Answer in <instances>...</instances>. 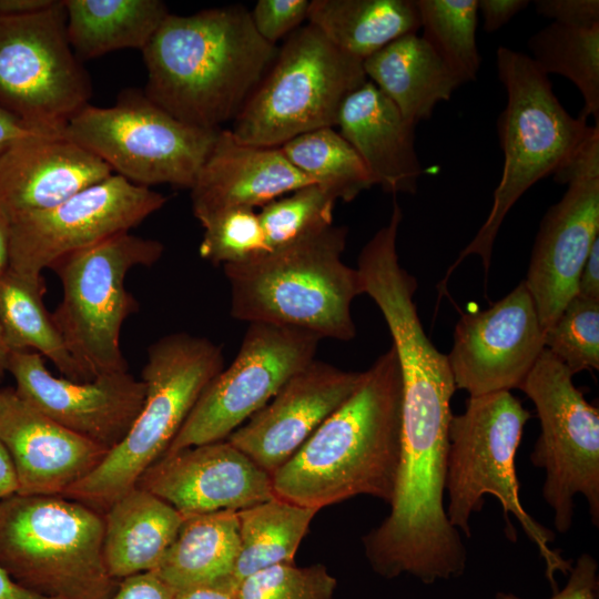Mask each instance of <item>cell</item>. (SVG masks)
I'll return each mask as SVG.
<instances>
[{
	"label": "cell",
	"mask_w": 599,
	"mask_h": 599,
	"mask_svg": "<svg viewBox=\"0 0 599 599\" xmlns=\"http://www.w3.org/2000/svg\"><path fill=\"white\" fill-rule=\"evenodd\" d=\"M0 599H58L30 590L0 567Z\"/></svg>",
	"instance_id": "obj_47"
},
{
	"label": "cell",
	"mask_w": 599,
	"mask_h": 599,
	"mask_svg": "<svg viewBox=\"0 0 599 599\" xmlns=\"http://www.w3.org/2000/svg\"><path fill=\"white\" fill-rule=\"evenodd\" d=\"M9 353L10 351L4 343V339L2 337V333L0 329V380L3 377L4 373H7Z\"/></svg>",
	"instance_id": "obj_50"
},
{
	"label": "cell",
	"mask_w": 599,
	"mask_h": 599,
	"mask_svg": "<svg viewBox=\"0 0 599 599\" xmlns=\"http://www.w3.org/2000/svg\"><path fill=\"white\" fill-rule=\"evenodd\" d=\"M366 78L412 124L430 119L436 105L463 85L417 33L403 35L363 61Z\"/></svg>",
	"instance_id": "obj_25"
},
{
	"label": "cell",
	"mask_w": 599,
	"mask_h": 599,
	"mask_svg": "<svg viewBox=\"0 0 599 599\" xmlns=\"http://www.w3.org/2000/svg\"><path fill=\"white\" fill-rule=\"evenodd\" d=\"M10 224V219L0 207V276L9 267Z\"/></svg>",
	"instance_id": "obj_49"
},
{
	"label": "cell",
	"mask_w": 599,
	"mask_h": 599,
	"mask_svg": "<svg viewBox=\"0 0 599 599\" xmlns=\"http://www.w3.org/2000/svg\"><path fill=\"white\" fill-rule=\"evenodd\" d=\"M7 373L22 399L108 450L128 434L145 398L143 382L129 370L75 382L52 375L44 357L32 351H10Z\"/></svg>",
	"instance_id": "obj_17"
},
{
	"label": "cell",
	"mask_w": 599,
	"mask_h": 599,
	"mask_svg": "<svg viewBox=\"0 0 599 599\" xmlns=\"http://www.w3.org/2000/svg\"><path fill=\"white\" fill-rule=\"evenodd\" d=\"M164 245L123 232L70 253L50 267L62 285L51 317L87 382L128 370L120 337L124 321L139 304L125 288V276L151 266Z\"/></svg>",
	"instance_id": "obj_9"
},
{
	"label": "cell",
	"mask_w": 599,
	"mask_h": 599,
	"mask_svg": "<svg viewBox=\"0 0 599 599\" xmlns=\"http://www.w3.org/2000/svg\"><path fill=\"white\" fill-rule=\"evenodd\" d=\"M277 51L242 6L169 13L141 51L148 74L142 90L179 121L221 130L240 113Z\"/></svg>",
	"instance_id": "obj_2"
},
{
	"label": "cell",
	"mask_w": 599,
	"mask_h": 599,
	"mask_svg": "<svg viewBox=\"0 0 599 599\" xmlns=\"http://www.w3.org/2000/svg\"><path fill=\"white\" fill-rule=\"evenodd\" d=\"M576 295L583 298L599 300V237L592 243L582 266Z\"/></svg>",
	"instance_id": "obj_43"
},
{
	"label": "cell",
	"mask_w": 599,
	"mask_h": 599,
	"mask_svg": "<svg viewBox=\"0 0 599 599\" xmlns=\"http://www.w3.org/2000/svg\"><path fill=\"white\" fill-rule=\"evenodd\" d=\"M39 133L53 132L34 129L0 108V156L19 140Z\"/></svg>",
	"instance_id": "obj_44"
},
{
	"label": "cell",
	"mask_w": 599,
	"mask_h": 599,
	"mask_svg": "<svg viewBox=\"0 0 599 599\" xmlns=\"http://www.w3.org/2000/svg\"><path fill=\"white\" fill-rule=\"evenodd\" d=\"M495 599H522L509 592H497ZM549 599H599L598 562L589 554L577 558L566 586Z\"/></svg>",
	"instance_id": "obj_39"
},
{
	"label": "cell",
	"mask_w": 599,
	"mask_h": 599,
	"mask_svg": "<svg viewBox=\"0 0 599 599\" xmlns=\"http://www.w3.org/2000/svg\"><path fill=\"white\" fill-rule=\"evenodd\" d=\"M103 515L60 495L0 500V567L58 599H109L119 581L103 559Z\"/></svg>",
	"instance_id": "obj_7"
},
{
	"label": "cell",
	"mask_w": 599,
	"mask_h": 599,
	"mask_svg": "<svg viewBox=\"0 0 599 599\" xmlns=\"http://www.w3.org/2000/svg\"><path fill=\"white\" fill-rule=\"evenodd\" d=\"M175 599H238V597L235 591L205 586L177 591Z\"/></svg>",
	"instance_id": "obj_48"
},
{
	"label": "cell",
	"mask_w": 599,
	"mask_h": 599,
	"mask_svg": "<svg viewBox=\"0 0 599 599\" xmlns=\"http://www.w3.org/2000/svg\"><path fill=\"white\" fill-rule=\"evenodd\" d=\"M337 199L316 184H309L275 199L261 207V225L270 251L333 225Z\"/></svg>",
	"instance_id": "obj_34"
},
{
	"label": "cell",
	"mask_w": 599,
	"mask_h": 599,
	"mask_svg": "<svg viewBox=\"0 0 599 599\" xmlns=\"http://www.w3.org/2000/svg\"><path fill=\"white\" fill-rule=\"evenodd\" d=\"M219 131L183 123L129 88L112 106L85 105L62 134L135 185L191 189Z\"/></svg>",
	"instance_id": "obj_10"
},
{
	"label": "cell",
	"mask_w": 599,
	"mask_h": 599,
	"mask_svg": "<svg viewBox=\"0 0 599 599\" xmlns=\"http://www.w3.org/2000/svg\"><path fill=\"white\" fill-rule=\"evenodd\" d=\"M545 348L572 375L599 369V300L575 295L545 332Z\"/></svg>",
	"instance_id": "obj_35"
},
{
	"label": "cell",
	"mask_w": 599,
	"mask_h": 599,
	"mask_svg": "<svg viewBox=\"0 0 599 599\" xmlns=\"http://www.w3.org/2000/svg\"><path fill=\"white\" fill-rule=\"evenodd\" d=\"M554 180L568 187L540 222L524 280L544 333L577 294L580 272L599 237V124L590 126Z\"/></svg>",
	"instance_id": "obj_14"
},
{
	"label": "cell",
	"mask_w": 599,
	"mask_h": 599,
	"mask_svg": "<svg viewBox=\"0 0 599 599\" xmlns=\"http://www.w3.org/2000/svg\"><path fill=\"white\" fill-rule=\"evenodd\" d=\"M136 486L183 517L238 511L274 497L272 476L227 439L162 455Z\"/></svg>",
	"instance_id": "obj_18"
},
{
	"label": "cell",
	"mask_w": 599,
	"mask_h": 599,
	"mask_svg": "<svg viewBox=\"0 0 599 599\" xmlns=\"http://www.w3.org/2000/svg\"><path fill=\"white\" fill-rule=\"evenodd\" d=\"M347 227L331 225L253 260L224 265L231 315L351 341V306L363 292L356 268L342 261Z\"/></svg>",
	"instance_id": "obj_3"
},
{
	"label": "cell",
	"mask_w": 599,
	"mask_h": 599,
	"mask_svg": "<svg viewBox=\"0 0 599 599\" xmlns=\"http://www.w3.org/2000/svg\"><path fill=\"white\" fill-rule=\"evenodd\" d=\"M531 414L510 392L473 396L465 412L453 415L449 423V449L445 491L448 495L446 514L449 522L470 537V518L480 511L485 495L497 498L506 521L505 534L517 540L510 522L514 515L546 564V576L554 592L555 575H566L572 560L565 559L550 544L555 534L536 521L519 499L516 454L526 423Z\"/></svg>",
	"instance_id": "obj_4"
},
{
	"label": "cell",
	"mask_w": 599,
	"mask_h": 599,
	"mask_svg": "<svg viewBox=\"0 0 599 599\" xmlns=\"http://www.w3.org/2000/svg\"><path fill=\"white\" fill-rule=\"evenodd\" d=\"M175 596L171 586L150 571L120 580L109 599H175Z\"/></svg>",
	"instance_id": "obj_41"
},
{
	"label": "cell",
	"mask_w": 599,
	"mask_h": 599,
	"mask_svg": "<svg viewBox=\"0 0 599 599\" xmlns=\"http://www.w3.org/2000/svg\"><path fill=\"white\" fill-rule=\"evenodd\" d=\"M402 402L392 344L362 372L353 394L271 475L274 496L316 510L359 495L390 504L400 460Z\"/></svg>",
	"instance_id": "obj_1"
},
{
	"label": "cell",
	"mask_w": 599,
	"mask_h": 599,
	"mask_svg": "<svg viewBox=\"0 0 599 599\" xmlns=\"http://www.w3.org/2000/svg\"><path fill=\"white\" fill-rule=\"evenodd\" d=\"M357 152L375 185L386 193H415L423 169L415 150V126L370 81L343 102L337 125Z\"/></svg>",
	"instance_id": "obj_23"
},
{
	"label": "cell",
	"mask_w": 599,
	"mask_h": 599,
	"mask_svg": "<svg viewBox=\"0 0 599 599\" xmlns=\"http://www.w3.org/2000/svg\"><path fill=\"white\" fill-rule=\"evenodd\" d=\"M544 349L536 305L521 281L487 309L460 316L447 358L456 388L473 397L519 388Z\"/></svg>",
	"instance_id": "obj_16"
},
{
	"label": "cell",
	"mask_w": 599,
	"mask_h": 599,
	"mask_svg": "<svg viewBox=\"0 0 599 599\" xmlns=\"http://www.w3.org/2000/svg\"><path fill=\"white\" fill-rule=\"evenodd\" d=\"M321 339L300 328L250 323L237 355L204 388L164 454L226 439L315 359Z\"/></svg>",
	"instance_id": "obj_13"
},
{
	"label": "cell",
	"mask_w": 599,
	"mask_h": 599,
	"mask_svg": "<svg viewBox=\"0 0 599 599\" xmlns=\"http://www.w3.org/2000/svg\"><path fill=\"white\" fill-rule=\"evenodd\" d=\"M572 376L545 348L519 386L539 418L530 461L545 469L542 497L561 534L571 528L577 494L587 500L592 524L599 525V409L585 399Z\"/></svg>",
	"instance_id": "obj_11"
},
{
	"label": "cell",
	"mask_w": 599,
	"mask_h": 599,
	"mask_svg": "<svg viewBox=\"0 0 599 599\" xmlns=\"http://www.w3.org/2000/svg\"><path fill=\"white\" fill-rule=\"evenodd\" d=\"M112 174L103 161L63 134L30 135L0 156V207L12 221L49 210Z\"/></svg>",
	"instance_id": "obj_21"
},
{
	"label": "cell",
	"mask_w": 599,
	"mask_h": 599,
	"mask_svg": "<svg viewBox=\"0 0 599 599\" xmlns=\"http://www.w3.org/2000/svg\"><path fill=\"white\" fill-rule=\"evenodd\" d=\"M69 43L83 62L106 53L142 51L170 13L160 0H63Z\"/></svg>",
	"instance_id": "obj_27"
},
{
	"label": "cell",
	"mask_w": 599,
	"mask_h": 599,
	"mask_svg": "<svg viewBox=\"0 0 599 599\" xmlns=\"http://www.w3.org/2000/svg\"><path fill=\"white\" fill-rule=\"evenodd\" d=\"M0 439L13 460L20 495H63L88 476L108 449L58 424L0 389Z\"/></svg>",
	"instance_id": "obj_20"
},
{
	"label": "cell",
	"mask_w": 599,
	"mask_h": 599,
	"mask_svg": "<svg viewBox=\"0 0 599 599\" xmlns=\"http://www.w3.org/2000/svg\"><path fill=\"white\" fill-rule=\"evenodd\" d=\"M166 201L113 173L49 210L10 221L9 268L41 278L59 258L130 232Z\"/></svg>",
	"instance_id": "obj_15"
},
{
	"label": "cell",
	"mask_w": 599,
	"mask_h": 599,
	"mask_svg": "<svg viewBox=\"0 0 599 599\" xmlns=\"http://www.w3.org/2000/svg\"><path fill=\"white\" fill-rule=\"evenodd\" d=\"M529 3L527 0H477L478 13H481L484 20V31L493 33L499 30Z\"/></svg>",
	"instance_id": "obj_42"
},
{
	"label": "cell",
	"mask_w": 599,
	"mask_h": 599,
	"mask_svg": "<svg viewBox=\"0 0 599 599\" xmlns=\"http://www.w3.org/2000/svg\"><path fill=\"white\" fill-rule=\"evenodd\" d=\"M58 0H0V17H24L52 8Z\"/></svg>",
	"instance_id": "obj_45"
},
{
	"label": "cell",
	"mask_w": 599,
	"mask_h": 599,
	"mask_svg": "<svg viewBox=\"0 0 599 599\" xmlns=\"http://www.w3.org/2000/svg\"><path fill=\"white\" fill-rule=\"evenodd\" d=\"M44 278L8 267L0 276V329L9 351H32L48 358L63 377L87 382L43 303Z\"/></svg>",
	"instance_id": "obj_29"
},
{
	"label": "cell",
	"mask_w": 599,
	"mask_h": 599,
	"mask_svg": "<svg viewBox=\"0 0 599 599\" xmlns=\"http://www.w3.org/2000/svg\"><path fill=\"white\" fill-rule=\"evenodd\" d=\"M336 578L321 564L297 567L294 562L263 569L244 579L238 599H334Z\"/></svg>",
	"instance_id": "obj_37"
},
{
	"label": "cell",
	"mask_w": 599,
	"mask_h": 599,
	"mask_svg": "<svg viewBox=\"0 0 599 599\" xmlns=\"http://www.w3.org/2000/svg\"><path fill=\"white\" fill-rule=\"evenodd\" d=\"M183 516L169 502L139 486L104 512L103 559L116 581L154 571L176 536Z\"/></svg>",
	"instance_id": "obj_24"
},
{
	"label": "cell",
	"mask_w": 599,
	"mask_h": 599,
	"mask_svg": "<svg viewBox=\"0 0 599 599\" xmlns=\"http://www.w3.org/2000/svg\"><path fill=\"white\" fill-rule=\"evenodd\" d=\"M362 372L314 359L226 439L273 474L353 394Z\"/></svg>",
	"instance_id": "obj_19"
},
{
	"label": "cell",
	"mask_w": 599,
	"mask_h": 599,
	"mask_svg": "<svg viewBox=\"0 0 599 599\" xmlns=\"http://www.w3.org/2000/svg\"><path fill=\"white\" fill-rule=\"evenodd\" d=\"M238 550L236 511L186 516L154 572L176 592L205 586L236 592L232 578Z\"/></svg>",
	"instance_id": "obj_26"
},
{
	"label": "cell",
	"mask_w": 599,
	"mask_h": 599,
	"mask_svg": "<svg viewBox=\"0 0 599 599\" xmlns=\"http://www.w3.org/2000/svg\"><path fill=\"white\" fill-rule=\"evenodd\" d=\"M92 93L90 74L67 37L63 0L39 13L0 17L1 109L62 134Z\"/></svg>",
	"instance_id": "obj_12"
},
{
	"label": "cell",
	"mask_w": 599,
	"mask_h": 599,
	"mask_svg": "<svg viewBox=\"0 0 599 599\" xmlns=\"http://www.w3.org/2000/svg\"><path fill=\"white\" fill-rule=\"evenodd\" d=\"M309 0H258L250 11L252 23L262 39L276 45L307 19Z\"/></svg>",
	"instance_id": "obj_38"
},
{
	"label": "cell",
	"mask_w": 599,
	"mask_h": 599,
	"mask_svg": "<svg viewBox=\"0 0 599 599\" xmlns=\"http://www.w3.org/2000/svg\"><path fill=\"white\" fill-rule=\"evenodd\" d=\"M496 70L507 94L506 106L497 119L504 154L501 176L486 221L449 267L444 282L469 255H478L487 273L495 240L510 209L534 184L554 175L568 161L590 128L587 120L567 112L549 77L528 54L500 45Z\"/></svg>",
	"instance_id": "obj_6"
},
{
	"label": "cell",
	"mask_w": 599,
	"mask_h": 599,
	"mask_svg": "<svg viewBox=\"0 0 599 599\" xmlns=\"http://www.w3.org/2000/svg\"><path fill=\"white\" fill-rule=\"evenodd\" d=\"M307 20L361 61L420 29L416 0H312Z\"/></svg>",
	"instance_id": "obj_28"
},
{
	"label": "cell",
	"mask_w": 599,
	"mask_h": 599,
	"mask_svg": "<svg viewBox=\"0 0 599 599\" xmlns=\"http://www.w3.org/2000/svg\"><path fill=\"white\" fill-rule=\"evenodd\" d=\"M18 493V478L13 460L0 439V500Z\"/></svg>",
	"instance_id": "obj_46"
},
{
	"label": "cell",
	"mask_w": 599,
	"mask_h": 599,
	"mask_svg": "<svg viewBox=\"0 0 599 599\" xmlns=\"http://www.w3.org/2000/svg\"><path fill=\"white\" fill-rule=\"evenodd\" d=\"M530 59L545 73L558 74L579 90L583 108L579 116L599 123V23L571 27L551 22L528 40Z\"/></svg>",
	"instance_id": "obj_31"
},
{
	"label": "cell",
	"mask_w": 599,
	"mask_h": 599,
	"mask_svg": "<svg viewBox=\"0 0 599 599\" xmlns=\"http://www.w3.org/2000/svg\"><path fill=\"white\" fill-rule=\"evenodd\" d=\"M201 225L204 233L199 253L214 265L246 262L270 251L254 207H231L212 215Z\"/></svg>",
	"instance_id": "obj_36"
},
{
	"label": "cell",
	"mask_w": 599,
	"mask_h": 599,
	"mask_svg": "<svg viewBox=\"0 0 599 599\" xmlns=\"http://www.w3.org/2000/svg\"><path fill=\"white\" fill-rule=\"evenodd\" d=\"M280 148L313 184L337 200L351 202L375 185L357 152L334 128L303 133Z\"/></svg>",
	"instance_id": "obj_32"
},
{
	"label": "cell",
	"mask_w": 599,
	"mask_h": 599,
	"mask_svg": "<svg viewBox=\"0 0 599 599\" xmlns=\"http://www.w3.org/2000/svg\"><path fill=\"white\" fill-rule=\"evenodd\" d=\"M317 511L276 496L236 511L240 550L232 578L234 589L263 569L294 562Z\"/></svg>",
	"instance_id": "obj_30"
},
{
	"label": "cell",
	"mask_w": 599,
	"mask_h": 599,
	"mask_svg": "<svg viewBox=\"0 0 599 599\" xmlns=\"http://www.w3.org/2000/svg\"><path fill=\"white\" fill-rule=\"evenodd\" d=\"M366 81L363 61L307 23L287 37L230 130L241 143L278 148L335 128L343 102Z\"/></svg>",
	"instance_id": "obj_8"
},
{
	"label": "cell",
	"mask_w": 599,
	"mask_h": 599,
	"mask_svg": "<svg viewBox=\"0 0 599 599\" xmlns=\"http://www.w3.org/2000/svg\"><path fill=\"white\" fill-rule=\"evenodd\" d=\"M536 12L565 26L582 27L599 23L598 0H537Z\"/></svg>",
	"instance_id": "obj_40"
},
{
	"label": "cell",
	"mask_w": 599,
	"mask_h": 599,
	"mask_svg": "<svg viewBox=\"0 0 599 599\" xmlns=\"http://www.w3.org/2000/svg\"><path fill=\"white\" fill-rule=\"evenodd\" d=\"M416 4L420 37L463 84L476 80L481 65L477 0H416Z\"/></svg>",
	"instance_id": "obj_33"
},
{
	"label": "cell",
	"mask_w": 599,
	"mask_h": 599,
	"mask_svg": "<svg viewBox=\"0 0 599 599\" xmlns=\"http://www.w3.org/2000/svg\"><path fill=\"white\" fill-rule=\"evenodd\" d=\"M309 184L280 146L244 144L221 129L190 189L192 211L202 223L231 207H262Z\"/></svg>",
	"instance_id": "obj_22"
},
{
	"label": "cell",
	"mask_w": 599,
	"mask_h": 599,
	"mask_svg": "<svg viewBox=\"0 0 599 599\" xmlns=\"http://www.w3.org/2000/svg\"><path fill=\"white\" fill-rule=\"evenodd\" d=\"M223 368L222 348L205 337L180 332L151 344L141 378L145 398L131 428L61 496L103 514L166 451L204 388Z\"/></svg>",
	"instance_id": "obj_5"
}]
</instances>
